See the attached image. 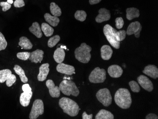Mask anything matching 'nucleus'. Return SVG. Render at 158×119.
I'll return each mask as SVG.
<instances>
[{
    "label": "nucleus",
    "mask_w": 158,
    "mask_h": 119,
    "mask_svg": "<svg viewBox=\"0 0 158 119\" xmlns=\"http://www.w3.org/2000/svg\"><path fill=\"white\" fill-rule=\"evenodd\" d=\"M114 102L122 109L130 108L132 100L131 94L128 90L122 88L119 89L114 95Z\"/></svg>",
    "instance_id": "1"
},
{
    "label": "nucleus",
    "mask_w": 158,
    "mask_h": 119,
    "mask_svg": "<svg viewBox=\"0 0 158 119\" xmlns=\"http://www.w3.org/2000/svg\"><path fill=\"white\" fill-rule=\"evenodd\" d=\"M59 105L64 113L71 117H75L80 110L78 104L72 99L67 97H62L59 101Z\"/></svg>",
    "instance_id": "2"
},
{
    "label": "nucleus",
    "mask_w": 158,
    "mask_h": 119,
    "mask_svg": "<svg viewBox=\"0 0 158 119\" xmlns=\"http://www.w3.org/2000/svg\"><path fill=\"white\" fill-rule=\"evenodd\" d=\"M92 49L85 43H81L80 47L76 48L74 51L75 58L82 63H88L91 59Z\"/></svg>",
    "instance_id": "3"
},
{
    "label": "nucleus",
    "mask_w": 158,
    "mask_h": 119,
    "mask_svg": "<svg viewBox=\"0 0 158 119\" xmlns=\"http://www.w3.org/2000/svg\"><path fill=\"white\" fill-rule=\"evenodd\" d=\"M59 88L60 91L66 96L77 97L80 94L79 89L73 81L64 80L60 83Z\"/></svg>",
    "instance_id": "4"
},
{
    "label": "nucleus",
    "mask_w": 158,
    "mask_h": 119,
    "mask_svg": "<svg viewBox=\"0 0 158 119\" xmlns=\"http://www.w3.org/2000/svg\"><path fill=\"white\" fill-rule=\"evenodd\" d=\"M117 32L111 26L106 24L103 29L104 34L107 41L111 45L116 49H119L120 46V42L116 39V33Z\"/></svg>",
    "instance_id": "5"
},
{
    "label": "nucleus",
    "mask_w": 158,
    "mask_h": 119,
    "mask_svg": "<svg viewBox=\"0 0 158 119\" xmlns=\"http://www.w3.org/2000/svg\"><path fill=\"white\" fill-rule=\"evenodd\" d=\"M106 71L104 69L96 67L89 74V79L92 83H102L106 79Z\"/></svg>",
    "instance_id": "6"
},
{
    "label": "nucleus",
    "mask_w": 158,
    "mask_h": 119,
    "mask_svg": "<svg viewBox=\"0 0 158 119\" xmlns=\"http://www.w3.org/2000/svg\"><path fill=\"white\" fill-rule=\"evenodd\" d=\"M98 100L104 106L108 107L111 104L112 98L110 91L107 88L101 89L96 94Z\"/></svg>",
    "instance_id": "7"
},
{
    "label": "nucleus",
    "mask_w": 158,
    "mask_h": 119,
    "mask_svg": "<svg viewBox=\"0 0 158 119\" xmlns=\"http://www.w3.org/2000/svg\"><path fill=\"white\" fill-rule=\"evenodd\" d=\"M44 112V103L41 99H36L33 104L29 118L37 119L39 116L42 115Z\"/></svg>",
    "instance_id": "8"
},
{
    "label": "nucleus",
    "mask_w": 158,
    "mask_h": 119,
    "mask_svg": "<svg viewBox=\"0 0 158 119\" xmlns=\"http://www.w3.org/2000/svg\"><path fill=\"white\" fill-rule=\"evenodd\" d=\"M142 27L141 23L138 22H133L131 23L128 27L127 34L132 35L135 34V37L139 38L140 36V32L142 31Z\"/></svg>",
    "instance_id": "9"
},
{
    "label": "nucleus",
    "mask_w": 158,
    "mask_h": 119,
    "mask_svg": "<svg viewBox=\"0 0 158 119\" xmlns=\"http://www.w3.org/2000/svg\"><path fill=\"white\" fill-rule=\"evenodd\" d=\"M138 83L142 88L148 92H152L153 90V85L151 81L147 76L140 75L137 78Z\"/></svg>",
    "instance_id": "10"
},
{
    "label": "nucleus",
    "mask_w": 158,
    "mask_h": 119,
    "mask_svg": "<svg viewBox=\"0 0 158 119\" xmlns=\"http://www.w3.org/2000/svg\"><path fill=\"white\" fill-rule=\"evenodd\" d=\"M46 86L49 89V92L51 96L53 98H58L60 96V89L59 87L55 86V83L52 80L47 81Z\"/></svg>",
    "instance_id": "11"
},
{
    "label": "nucleus",
    "mask_w": 158,
    "mask_h": 119,
    "mask_svg": "<svg viewBox=\"0 0 158 119\" xmlns=\"http://www.w3.org/2000/svg\"><path fill=\"white\" fill-rule=\"evenodd\" d=\"M57 71L61 74H67V75H72L75 74V68L72 66L61 63H59L56 66Z\"/></svg>",
    "instance_id": "12"
},
{
    "label": "nucleus",
    "mask_w": 158,
    "mask_h": 119,
    "mask_svg": "<svg viewBox=\"0 0 158 119\" xmlns=\"http://www.w3.org/2000/svg\"><path fill=\"white\" fill-rule=\"evenodd\" d=\"M111 18L110 12L108 10L105 8H102L98 11V15L96 18V22L98 23L110 20Z\"/></svg>",
    "instance_id": "13"
},
{
    "label": "nucleus",
    "mask_w": 158,
    "mask_h": 119,
    "mask_svg": "<svg viewBox=\"0 0 158 119\" xmlns=\"http://www.w3.org/2000/svg\"><path fill=\"white\" fill-rule=\"evenodd\" d=\"M107 72L111 78H118L123 74V70L119 66L114 65L108 68Z\"/></svg>",
    "instance_id": "14"
},
{
    "label": "nucleus",
    "mask_w": 158,
    "mask_h": 119,
    "mask_svg": "<svg viewBox=\"0 0 158 119\" xmlns=\"http://www.w3.org/2000/svg\"><path fill=\"white\" fill-rule=\"evenodd\" d=\"M44 51L40 49H37L35 51H33L30 53V57L28 59L32 62L34 63H40L44 57Z\"/></svg>",
    "instance_id": "15"
},
{
    "label": "nucleus",
    "mask_w": 158,
    "mask_h": 119,
    "mask_svg": "<svg viewBox=\"0 0 158 119\" xmlns=\"http://www.w3.org/2000/svg\"><path fill=\"white\" fill-rule=\"evenodd\" d=\"M49 64L48 63H45L42 65L40 66V72L38 75V79L39 81L43 82L46 80L47 76L49 73Z\"/></svg>",
    "instance_id": "16"
},
{
    "label": "nucleus",
    "mask_w": 158,
    "mask_h": 119,
    "mask_svg": "<svg viewBox=\"0 0 158 119\" xmlns=\"http://www.w3.org/2000/svg\"><path fill=\"white\" fill-rule=\"evenodd\" d=\"M143 72L152 79H156L158 78V69L153 65H149L145 66Z\"/></svg>",
    "instance_id": "17"
},
{
    "label": "nucleus",
    "mask_w": 158,
    "mask_h": 119,
    "mask_svg": "<svg viewBox=\"0 0 158 119\" xmlns=\"http://www.w3.org/2000/svg\"><path fill=\"white\" fill-rule=\"evenodd\" d=\"M33 93L32 91L24 92L21 93L19 98L20 104L23 107H27L30 104L32 96Z\"/></svg>",
    "instance_id": "18"
},
{
    "label": "nucleus",
    "mask_w": 158,
    "mask_h": 119,
    "mask_svg": "<svg viewBox=\"0 0 158 119\" xmlns=\"http://www.w3.org/2000/svg\"><path fill=\"white\" fill-rule=\"evenodd\" d=\"M101 56L103 60H109L112 57L113 50L109 45H103L101 48Z\"/></svg>",
    "instance_id": "19"
},
{
    "label": "nucleus",
    "mask_w": 158,
    "mask_h": 119,
    "mask_svg": "<svg viewBox=\"0 0 158 119\" xmlns=\"http://www.w3.org/2000/svg\"><path fill=\"white\" fill-rule=\"evenodd\" d=\"M65 53L64 49L60 47L56 49L54 52V59L57 63L59 64L62 63L64 60L65 58Z\"/></svg>",
    "instance_id": "20"
},
{
    "label": "nucleus",
    "mask_w": 158,
    "mask_h": 119,
    "mask_svg": "<svg viewBox=\"0 0 158 119\" xmlns=\"http://www.w3.org/2000/svg\"><path fill=\"white\" fill-rule=\"evenodd\" d=\"M29 31L37 38L40 39L42 37L41 29L39 23L37 22L33 23L32 25L29 28Z\"/></svg>",
    "instance_id": "21"
},
{
    "label": "nucleus",
    "mask_w": 158,
    "mask_h": 119,
    "mask_svg": "<svg viewBox=\"0 0 158 119\" xmlns=\"http://www.w3.org/2000/svg\"><path fill=\"white\" fill-rule=\"evenodd\" d=\"M127 18L129 20H131L134 18H138L140 16V11L136 8H129L127 9Z\"/></svg>",
    "instance_id": "22"
},
{
    "label": "nucleus",
    "mask_w": 158,
    "mask_h": 119,
    "mask_svg": "<svg viewBox=\"0 0 158 119\" xmlns=\"http://www.w3.org/2000/svg\"><path fill=\"white\" fill-rule=\"evenodd\" d=\"M44 18L46 22L52 26L56 27L60 22V19L58 17L52 16L48 13H46L44 15Z\"/></svg>",
    "instance_id": "23"
},
{
    "label": "nucleus",
    "mask_w": 158,
    "mask_h": 119,
    "mask_svg": "<svg viewBox=\"0 0 158 119\" xmlns=\"http://www.w3.org/2000/svg\"><path fill=\"white\" fill-rule=\"evenodd\" d=\"M96 119H114V116L110 111L104 109L100 110L95 116Z\"/></svg>",
    "instance_id": "24"
},
{
    "label": "nucleus",
    "mask_w": 158,
    "mask_h": 119,
    "mask_svg": "<svg viewBox=\"0 0 158 119\" xmlns=\"http://www.w3.org/2000/svg\"><path fill=\"white\" fill-rule=\"evenodd\" d=\"M16 73L19 75L21 81L23 83H27L28 81V79L26 75L24 70L19 66L16 65L13 68Z\"/></svg>",
    "instance_id": "25"
},
{
    "label": "nucleus",
    "mask_w": 158,
    "mask_h": 119,
    "mask_svg": "<svg viewBox=\"0 0 158 119\" xmlns=\"http://www.w3.org/2000/svg\"><path fill=\"white\" fill-rule=\"evenodd\" d=\"M19 45L24 49H31L33 47V44L29 39L26 37H21L19 39Z\"/></svg>",
    "instance_id": "26"
},
{
    "label": "nucleus",
    "mask_w": 158,
    "mask_h": 119,
    "mask_svg": "<svg viewBox=\"0 0 158 119\" xmlns=\"http://www.w3.org/2000/svg\"><path fill=\"white\" fill-rule=\"evenodd\" d=\"M41 29L42 32H44L45 36L47 37L52 36L54 32V30L53 28L46 23H42Z\"/></svg>",
    "instance_id": "27"
},
{
    "label": "nucleus",
    "mask_w": 158,
    "mask_h": 119,
    "mask_svg": "<svg viewBox=\"0 0 158 119\" xmlns=\"http://www.w3.org/2000/svg\"><path fill=\"white\" fill-rule=\"evenodd\" d=\"M50 10L51 14L55 16H60L62 15V11L58 5H57L55 2H52L50 3Z\"/></svg>",
    "instance_id": "28"
},
{
    "label": "nucleus",
    "mask_w": 158,
    "mask_h": 119,
    "mask_svg": "<svg viewBox=\"0 0 158 119\" xmlns=\"http://www.w3.org/2000/svg\"><path fill=\"white\" fill-rule=\"evenodd\" d=\"M12 74L11 70L9 69H3L0 70V83H3Z\"/></svg>",
    "instance_id": "29"
},
{
    "label": "nucleus",
    "mask_w": 158,
    "mask_h": 119,
    "mask_svg": "<svg viewBox=\"0 0 158 119\" xmlns=\"http://www.w3.org/2000/svg\"><path fill=\"white\" fill-rule=\"evenodd\" d=\"M74 17L80 22H84L87 17V13L84 11L78 10L75 12Z\"/></svg>",
    "instance_id": "30"
},
{
    "label": "nucleus",
    "mask_w": 158,
    "mask_h": 119,
    "mask_svg": "<svg viewBox=\"0 0 158 119\" xmlns=\"http://www.w3.org/2000/svg\"><path fill=\"white\" fill-rule=\"evenodd\" d=\"M60 39L61 38H60V36L57 35L51 37L48 41V46L49 48H53V47H55L58 43V42H59Z\"/></svg>",
    "instance_id": "31"
},
{
    "label": "nucleus",
    "mask_w": 158,
    "mask_h": 119,
    "mask_svg": "<svg viewBox=\"0 0 158 119\" xmlns=\"http://www.w3.org/2000/svg\"><path fill=\"white\" fill-rule=\"evenodd\" d=\"M127 35V32L124 30L117 31L116 33V37L118 41L121 42L124 40Z\"/></svg>",
    "instance_id": "32"
},
{
    "label": "nucleus",
    "mask_w": 158,
    "mask_h": 119,
    "mask_svg": "<svg viewBox=\"0 0 158 119\" xmlns=\"http://www.w3.org/2000/svg\"><path fill=\"white\" fill-rule=\"evenodd\" d=\"M129 85L131 88V90L135 93H138L140 91V87L138 83L135 81H131L129 83Z\"/></svg>",
    "instance_id": "33"
},
{
    "label": "nucleus",
    "mask_w": 158,
    "mask_h": 119,
    "mask_svg": "<svg viewBox=\"0 0 158 119\" xmlns=\"http://www.w3.org/2000/svg\"><path fill=\"white\" fill-rule=\"evenodd\" d=\"M7 42L4 35L0 32V51L4 50L7 46Z\"/></svg>",
    "instance_id": "34"
},
{
    "label": "nucleus",
    "mask_w": 158,
    "mask_h": 119,
    "mask_svg": "<svg viewBox=\"0 0 158 119\" xmlns=\"http://www.w3.org/2000/svg\"><path fill=\"white\" fill-rule=\"evenodd\" d=\"M30 53L28 52H19L17 54L18 58L20 60L26 61L30 57Z\"/></svg>",
    "instance_id": "35"
},
{
    "label": "nucleus",
    "mask_w": 158,
    "mask_h": 119,
    "mask_svg": "<svg viewBox=\"0 0 158 119\" xmlns=\"http://www.w3.org/2000/svg\"><path fill=\"white\" fill-rule=\"evenodd\" d=\"M16 80V76L14 74H11L10 77L6 80V86L8 87H11L14 84V83H15Z\"/></svg>",
    "instance_id": "36"
},
{
    "label": "nucleus",
    "mask_w": 158,
    "mask_h": 119,
    "mask_svg": "<svg viewBox=\"0 0 158 119\" xmlns=\"http://www.w3.org/2000/svg\"><path fill=\"white\" fill-rule=\"evenodd\" d=\"M116 27L118 29H121L123 28L124 25V21L122 17H118L115 20Z\"/></svg>",
    "instance_id": "37"
},
{
    "label": "nucleus",
    "mask_w": 158,
    "mask_h": 119,
    "mask_svg": "<svg viewBox=\"0 0 158 119\" xmlns=\"http://www.w3.org/2000/svg\"><path fill=\"white\" fill-rule=\"evenodd\" d=\"M0 6L2 7V11L5 12L9 10L11 8V4H9L7 2H0Z\"/></svg>",
    "instance_id": "38"
},
{
    "label": "nucleus",
    "mask_w": 158,
    "mask_h": 119,
    "mask_svg": "<svg viewBox=\"0 0 158 119\" xmlns=\"http://www.w3.org/2000/svg\"><path fill=\"white\" fill-rule=\"evenodd\" d=\"M13 5L15 8H21L24 6L25 4L23 0H15L13 2Z\"/></svg>",
    "instance_id": "39"
},
{
    "label": "nucleus",
    "mask_w": 158,
    "mask_h": 119,
    "mask_svg": "<svg viewBox=\"0 0 158 119\" xmlns=\"http://www.w3.org/2000/svg\"><path fill=\"white\" fill-rule=\"evenodd\" d=\"M22 89L23 92H27L32 90L31 88L30 87V85L28 83H25V84L23 85Z\"/></svg>",
    "instance_id": "40"
},
{
    "label": "nucleus",
    "mask_w": 158,
    "mask_h": 119,
    "mask_svg": "<svg viewBox=\"0 0 158 119\" xmlns=\"http://www.w3.org/2000/svg\"><path fill=\"white\" fill-rule=\"evenodd\" d=\"M146 119H158V116L154 113H150L145 117Z\"/></svg>",
    "instance_id": "41"
},
{
    "label": "nucleus",
    "mask_w": 158,
    "mask_h": 119,
    "mask_svg": "<svg viewBox=\"0 0 158 119\" xmlns=\"http://www.w3.org/2000/svg\"><path fill=\"white\" fill-rule=\"evenodd\" d=\"M93 117V114H91L88 115L86 112H84L82 114V119H92Z\"/></svg>",
    "instance_id": "42"
},
{
    "label": "nucleus",
    "mask_w": 158,
    "mask_h": 119,
    "mask_svg": "<svg viewBox=\"0 0 158 119\" xmlns=\"http://www.w3.org/2000/svg\"><path fill=\"white\" fill-rule=\"evenodd\" d=\"M102 0H89V2L91 5L98 4Z\"/></svg>",
    "instance_id": "43"
},
{
    "label": "nucleus",
    "mask_w": 158,
    "mask_h": 119,
    "mask_svg": "<svg viewBox=\"0 0 158 119\" xmlns=\"http://www.w3.org/2000/svg\"><path fill=\"white\" fill-rule=\"evenodd\" d=\"M7 2L10 4H12L13 3V0H7Z\"/></svg>",
    "instance_id": "44"
}]
</instances>
